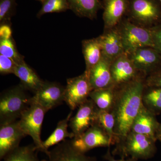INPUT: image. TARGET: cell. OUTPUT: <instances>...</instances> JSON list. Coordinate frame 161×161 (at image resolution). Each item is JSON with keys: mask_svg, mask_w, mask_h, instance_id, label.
<instances>
[{"mask_svg": "<svg viewBox=\"0 0 161 161\" xmlns=\"http://www.w3.org/2000/svg\"><path fill=\"white\" fill-rule=\"evenodd\" d=\"M145 86V81L140 76L115 87V100L111 112L115 117L116 144L131 132L132 123L143 105L142 95Z\"/></svg>", "mask_w": 161, "mask_h": 161, "instance_id": "cell-1", "label": "cell"}, {"mask_svg": "<svg viewBox=\"0 0 161 161\" xmlns=\"http://www.w3.org/2000/svg\"><path fill=\"white\" fill-rule=\"evenodd\" d=\"M22 85L14 87L3 92L0 97L1 125L18 120L31 105L32 97L26 94Z\"/></svg>", "mask_w": 161, "mask_h": 161, "instance_id": "cell-2", "label": "cell"}, {"mask_svg": "<svg viewBox=\"0 0 161 161\" xmlns=\"http://www.w3.org/2000/svg\"><path fill=\"white\" fill-rule=\"evenodd\" d=\"M156 142L148 136L131 131L116 144L112 154L120 156L121 158L148 159L153 157L156 152Z\"/></svg>", "mask_w": 161, "mask_h": 161, "instance_id": "cell-3", "label": "cell"}, {"mask_svg": "<svg viewBox=\"0 0 161 161\" xmlns=\"http://www.w3.org/2000/svg\"><path fill=\"white\" fill-rule=\"evenodd\" d=\"M47 112L43 107L33 100L32 97L31 104L18 120L20 128L26 136H31L38 151L44 153L45 154L46 151L41 139V132Z\"/></svg>", "mask_w": 161, "mask_h": 161, "instance_id": "cell-4", "label": "cell"}, {"mask_svg": "<svg viewBox=\"0 0 161 161\" xmlns=\"http://www.w3.org/2000/svg\"><path fill=\"white\" fill-rule=\"evenodd\" d=\"M119 32L125 53H130L138 48L150 47L154 48L151 30L125 21ZM155 49V48H154Z\"/></svg>", "mask_w": 161, "mask_h": 161, "instance_id": "cell-5", "label": "cell"}, {"mask_svg": "<svg viewBox=\"0 0 161 161\" xmlns=\"http://www.w3.org/2000/svg\"><path fill=\"white\" fill-rule=\"evenodd\" d=\"M88 73L67 80L64 93V102L71 110H74L85 102L93 91Z\"/></svg>", "mask_w": 161, "mask_h": 161, "instance_id": "cell-6", "label": "cell"}, {"mask_svg": "<svg viewBox=\"0 0 161 161\" xmlns=\"http://www.w3.org/2000/svg\"><path fill=\"white\" fill-rule=\"evenodd\" d=\"M72 142L76 150L83 153L97 147H109L112 145L108 136L97 124L80 136L73 138Z\"/></svg>", "mask_w": 161, "mask_h": 161, "instance_id": "cell-7", "label": "cell"}, {"mask_svg": "<svg viewBox=\"0 0 161 161\" xmlns=\"http://www.w3.org/2000/svg\"><path fill=\"white\" fill-rule=\"evenodd\" d=\"M98 109L90 98L78 107L76 115L70 119L69 126L75 137H78L95 125Z\"/></svg>", "mask_w": 161, "mask_h": 161, "instance_id": "cell-8", "label": "cell"}, {"mask_svg": "<svg viewBox=\"0 0 161 161\" xmlns=\"http://www.w3.org/2000/svg\"><path fill=\"white\" fill-rule=\"evenodd\" d=\"M65 89L57 82L44 81L40 89L35 93L33 99L47 112L64 101Z\"/></svg>", "mask_w": 161, "mask_h": 161, "instance_id": "cell-9", "label": "cell"}, {"mask_svg": "<svg viewBox=\"0 0 161 161\" xmlns=\"http://www.w3.org/2000/svg\"><path fill=\"white\" fill-rule=\"evenodd\" d=\"M111 72L113 86L115 87L128 83L141 76L126 53L112 61Z\"/></svg>", "mask_w": 161, "mask_h": 161, "instance_id": "cell-10", "label": "cell"}, {"mask_svg": "<svg viewBox=\"0 0 161 161\" xmlns=\"http://www.w3.org/2000/svg\"><path fill=\"white\" fill-rule=\"evenodd\" d=\"M26 136L19 125L18 120L1 125L0 127V158L19 147L22 139Z\"/></svg>", "mask_w": 161, "mask_h": 161, "instance_id": "cell-11", "label": "cell"}, {"mask_svg": "<svg viewBox=\"0 0 161 161\" xmlns=\"http://www.w3.org/2000/svg\"><path fill=\"white\" fill-rule=\"evenodd\" d=\"M127 12L133 19L142 24L152 23L159 15L154 0H129Z\"/></svg>", "mask_w": 161, "mask_h": 161, "instance_id": "cell-12", "label": "cell"}, {"mask_svg": "<svg viewBox=\"0 0 161 161\" xmlns=\"http://www.w3.org/2000/svg\"><path fill=\"white\" fill-rule=\"evenodd\" d=\"M47 155V158L41 161H97L96 158L87 156L76 150L72 140L61 142L50 150Z\"/></svg>", "mask_w": 161, "mask_h": 161, "instance_id": "cell-13", "label": "cell"}, {"mask_svg": "<svg viewBox=\"0 0 161 161\" xmlns=\"http://www.w3.org/2000/svg\"><path fill=\"white\" fill-rule=\"evenodd\" d=\"M158 53L153 47H145L127 54L137 71L146 75L152 71L158 63L160 59Z\"/></svg>", "mask_w": 161, "mask_h": 161, "instance_id": "cell-14", "label": "cell"}, {"mask_svg": "<svg viewBox=\"0 0 161 161\" xmlns=\"http://www.w3.org/2000/svg\"><path fill=\"white\" fill-rule=\"evenodd\" d=\"M159 125L156 115L143 105L132 123L131 131L146 136L157 141L156 134Z\"/></svg>", "mask_w": 161, "mask_h": 161, "instance_id": "cell-15", "label": "cell"}, {"mask_svg": "<svg viewBox=\"0 0 161 161\" xmlns=\"http://www.w3.org/2000/svg\"><path fill=\"white\" fill-rule=\"evenodd\" d=\"M101 45L102 57L111 62L125 53L119 32L111 29L98 37Z\"/></svg>", "mask_w": 161, "mask_h": 161, "instance_id": "cell-16", "label": "cell"}, {"mask_svg": "<svg viewBox=\"0 0 161 161\" xmlns=\"http://www.w3.org/2000/svg\"><path fill=\"white\" fill-rule=\"evenodd\" d=\"M112 62L102 57L89 72L90 83L93 90L113 86L111 72Z\"/></svg>", "mask_w": 161, "mask_h": 161, "instance_id": "cell-17", "label": "cell"}, {"mask_svg": "<svg viewBox=\"0 0 161 161\" xmlns=\"http://www.w3.org/2000/svg\"><path fill=\"white\" fill-rule=\"evenodd\" d=\"M129 0H103V19L107 29L118 24L128 11Z\"/></svg>", "mask_w": 161, "mask_h": 161, "instance_id": "cell-18", "label": "cell"}, {"mask_svg": "<svg viewBox=\"0 0 161 161\" xmlns=\"http://www.w3.org/2000/svg\"><path fill=\"white\" fill-rule=\"evenodd\" d=\"M14 74L20 79L21 84L26 90L31 91L34 94L44 83V81L24 60L17 64Z\"/></svg>", "mask_w": 161, "mask_h": 161, "instance_id": "cell-19", "label": "cell"}, {"mask_svg": "<svg viewBox=\"0 0 161 161\" xmlns=\"http://www.w3.org/2000/svg\"><path fill=\"white\" fill-rule=\"evenodd\" d=\"M82 52L86 64V71L90 70L100 61L102 58V50L98 37L82 41Z\"/></svg>", "mask_w": 161, "mask_h": 161, "instance_id": "cell-20", "label": "cell"}, {"mask_svg": "<svg viewBox=\"0 0 161 161\" xmlns=\"http://www.w3.org/2000/svg\"><path fill=\"white\" fill-rule=\"evenodd\" d=\"M70 9L80 17L93 19L101 8L100 0H68Z\"/></svg>", "mask_w": 161, "mask_h": 161, "instance_id": "cell-21", "label": "cell"}, {"mask_svg": "<svg viewBox=\"0 0 161 161\" xmlns=\"http://www.w3.org/2000/svg\"><path fill=\"white\" fill-rule=\"evenodd\" d=\"M72 112H70L67 116L58 122L54 131L53 132L46 140L43 142V147L46 151V154L49 152L50 147L58 145L61 142L65 140L67 138L73 139L75 135L72 132H69L68 127L69 125L70 119L71 118Z\"/></svg>", "mask_w": 161, "mask_h": 161, "instance_id": "cell-22", "label": "cell"}, {"mask_svg": "<svg viewBox=\"0 0 161 161\" xmlns=\"http://www.w3.org/2000/svg\"><path fill=\"white\" fill-rule=\"evenodd\" d=\"M115 97V86L93 90L89 96L98 109L110 112L114 105Z\"/></svg>", "mask_w": 161, "mask_h": 161, "instance_id": "cell-23", "label": "cell"}, {"mask_svg": "<svg viewBox=\"0 0 161 161\" xmlns=\"http://www.w3.org/2000/svg\"><path fill=\"white\" fill-rule=\"evenodd\" d=\"M142 103L146 108L154 115L161 113V87L145 86Z\"/></svg>", "mask_w": 161, "mask_h": 161, "instance_id": "cell-24", "label": "cell"}, {"mask_svg": "<svg viewBox=\"0 0 161 161\" xmlns=\"http://www.w3.org/2000/svg\"><path fill=\"white\" fill-rule=\"evenodd\" d=\"M38 152L34 143L19 147L6 155L3 161H40L38 157Z\"/></svg>", "mask_w": 161, "mask_h": 161, "instance_id": "cell-25", "label": "cell"}, {"mask_svg": "<svg viewBox=\"0 0 161 161\" xmlns=\"http://www.w3.org/2000/svg\"><path fill=\"white\" fill-rule=\"evenodd\" d=\"M96 124L106 132L109 137L111 145L116 144L117 139L114 132L115 119L112 112L98 109Z\"/></svg>", "mask_w": 161, "mask_h": 161, "instance_id": "cell-26", "label": "cell"}, {"mask_svg": "<svg viewBox=\"0 0 161 161\" xmlns=\"http://www.w3.org/2000/svg\"><path fill=\"white\" fill-rule=\"evenodd\" d=\"M42 7L38 13L37 17L53 13H60L70 9L68 0H44Z\"/></svg>", "mask_w": 161, "mask_h": 161, "instance_id": "cell-27", "label": "cell"}, {"mask_svg": "<svg viewBox=\"0 0 161 161\" xmlns=\"http://www.w3.org/2000/svg\"><path fill=\"white\" fill-rule=\"evenodd\" d=\"M0 54L11 58L17 64L24 61V57L18 52L13 37L0 39Z\"/></svg>", "mask_w": 161, "mask_h": 161, "instance_id": "cell-28", "label": "cell"}, {"mask_svg": "<svg viewBox=\"0 0 161 161\" xmlns=\"http://www.w3.org/2000/svg\"><path fill=\"white\" fill-rule=\"evenodd\" d=\"M16 0H1L0 1V23L9 24L14 14L16 6Z\"/></svg>", "mask_w": 161, "mask_h": 161, "instance_id": "cell-29", "label": "cell"}, {"mask_svg": "<svg viewBox=\"0 0 161 161\" xmlns=\"http://www.w3.org/2000/svg\"><path fill=\"white\" fill-rule=\"evenodd\" d=\"M17 64L11 58L0 54V73L1 75L14 74Z\"/></svg>", "mask_w": 161, "mask_h": 161, "instance_id": "cell-30", "label": "cell"}, {"mask_svg": "<svg viewBox=\"0 0 161 161\" xmlns=\"http://www.w3.org/2000/svg\"><path fill=\"white\" fill-rule=\"evenodd\" d=\"M147 87H161V69L151 73L145 80Z\"/></svg>", "mask_w": 161, "mask_h": 161, "instance_id": "cell-31", "label": "cell"}, {"mask_svg": "<svg viewBox=\"0 0 161 161\" xmlns=\"http://www.w3.org/2000/svg\"><path fill=\"white\" fill-rule=\"evenodd\" d=\"M154 48L161 53V27L151 30Z\"/></svg>", "mask_w": 161, "mask_h": 161, "instance_id": "cell-32", "label": "cell"}, {"mask_svg": "<svg viewBox=\"0 0 161 161\" xmlns=\"http://www.w3.org/2000/svg\"><path fill=\"white\" fill-rule=\"evenodd\" d=\"M12 37V31L9 24H1L0 27V39H9Z\"/></svg>", "mask_w": 161, "mask_h": 161, "instance_id": "cell-33", "label": "cell"}, {"mask_svg": "<svg viewBox=\"0 0 161 161\" xmlns=\"http://www.w3.org/2000/svg\"><path fill=\"white\" fill-rule=\"evenodd\" d=\"M103 158L105 159L108 161H137L138 160L136 159L132 158H129L127 159L121 158L120 159H115V158L111 154L109 147H108V152L106 153L105 155L104 156Z\"/></svg>", "mask_w": 161, "mask_h": 161, "instance_id": "cell-34", "label": "cell"}, {"mask_svg": "<svg viewBox=\"0 0 161 161\" xmlns=\"http://www.w3.org/2000/svg\"><path fill=\"white\" fill-rule=\"evenodd\" d=\"M156 138L157 141L161 142V124H160L158 130L156 134Z\"/></svg>", "mask_w": 161, "mask_h": 161, "instance_id": "cell-35", "label": "cell"}, {"mask_svg": "<svg viewBox=\"0 0 161 161\" xmlns=\"http://www.w3.org/2000/svg\"><path fill=\"white\" fill-rule=\"evenodd\" d=\"M37 1H39V2H41V3H42L44 0H37Z\"/></svg>", "mask_w": 161, "mask_h": 161, "instance_id": "cell-36", "label": "cell"}, {"mask_svg": "<svg viewBox=\"0 0 161 161\" xmlns=\"http://www.w3.org/2000/svg\"><path fill=\"white\" fill-rule=\"evenodd\" d=\"M160 2V3H161V0H159Z\"/></svg>", "mask_w": 161, "mask_h": 161, "instance_id": "cell-37", "label": "cell"}]
</instances>
